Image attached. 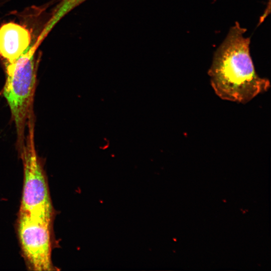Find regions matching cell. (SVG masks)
<instances>
[{"label": "cell", "instance_id": "cell-2", "mask_svg": "<svg viewBox=\"0 0 271 271\" xmlns=\"http://www.w3.org/2000/svg\"><path fill=\"white\" fill-rule=\"evenodd\" d=\"M3 95L9 105L19 139L23 140L36 80L33 52L29 50L15 61L8 63Z\"/></svg>", "mask_w": 271, "mask_h": 271}, {"label": "cell", "instance_id": "cell-3", "mask_svg": "<svg viewBox=\"0 0 271 271\" xmlns=\"http://www.w3.org/2000/svg\"><path fill=\"white\" fill-rule=\"evenodd\" d=\"M22 159L24 178L19 212L52 220L54 212L48 182L35 149L31 127Z\"/></svg>", "mask_w": 271, "mask_h": 271}, {"label": "cell", "instance_id": "cell-5", "mask_svg": "<svg viewBox=\"0 0 271 271\" xmlns=\"http://www.w3.org/2000/svg\"><path fill=\"white\" fill-rule=\"evenodd\" d=\"M31 34L25 27L13 22L0 27V55L11 63L18 59L28 49Z\"/></svg>", "mask_w": 271, "mask_h": 271}, {"label": "cell", "instance_id": "cell-1", "mask_svg": "<svg viewBox=\"0 0 271 271\" xmlns=\"http://www.w3.org/2000/svg\"><path fill=\"white\" fill-rule=\"evenodd\" d=\"M245 30L236 23L216 52L208 75L215 93L223 100L245 103L270 87L256 73Z\"/></svg>", "mask_w": 271, "mask_h": 271}, {"label": "cell", "instance_id": "cell-4", "mask_svg": "<svg viewBox=\"0 0 271 271\" xmlns=\"http://www.w3.org/2000/svg\"><path fill=\"white\" fill-rule=\"evenodd\" d=\"M51 224L52 220L19 213V240L27 264L33 270H54L51 258Z\"/></svg>", "mask_w": 271, "mask_h": 271}, {"label": "cell", "instance_id": "cell-6", "mask_svg": "<svg viewBox=\"0 0 271 271\" xmlns=\"http://www.w3.org/2000/svg\"><path fill=\"white\" fill-rule=\"evenodd\" d=\"M87 0H62L56 15V18L59 20L76 7Z\"/></svg>", "mask_w": 271, "mask_h": 271}]
</instances>
